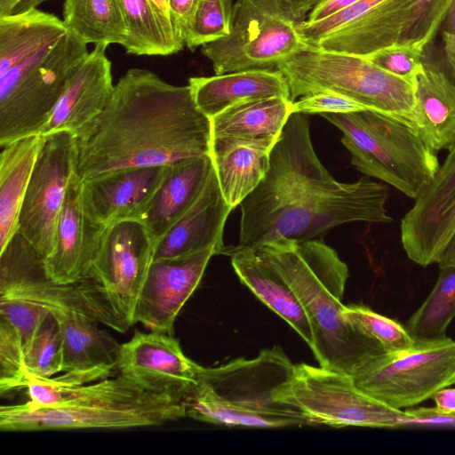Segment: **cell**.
Here are the masks:
<instances>
[{"instance_id":"obj_1","label":"cell","mask_w":455,"mask_h":455,"mask_svg":"<svg viewBox=\"0 0 455 455\" xmlns=\"http://www.w3.org/2000/svg\"><path fill=\"white\" fill-rule=\"evenodd\" d=\"M387 185L335 180L319 160L309 120L292 113L270 152L268 171L241 203L239 248L314 239L351 222L390 223Z\"/></svg>"},{"instance_id":"obj_2","label":"cell","mask_w":455,"mask_h":455,"mask_svg":"<svg viewBox=\"0 0 455 455\" xmlns=\"http://www.w3.org/2000/svg\"><path fill=\"white\" fill-rule=\"evenodd\" d=\"M211 142V120L196 107L188 84L173 85L150 70L131 68L87 136L76 140V172L87 181L123 169L210 156Z\"/></svg>"},{"instance_id":"obj_3","label":"cell","mask_w":455,"mask_h":455,"mask_svg":"<svg viewBox=\"0 0 455 455\" xmlns=\"http://www.w3.org/2000/svg\"><path fill=\"white\" fill-rule=\"evenodd\" d=\"M29 401L0 408V430L126 429L158 427L186 417L183 398L157 392L121 374L70 385L28 375Z\"/></svg>"},{"instance_id":"obj_4","label":"cell","mask_w":455,"mask_h":455,"mask_svg":"<svg viewBox=\"0 0 455 455\" xmlns=\"http://www.w3.org/2000/svg\"><path fill=\"white\" fill-rule=\"evenodd\" d=\"M256 247L288 283L311 325V348L320 366L353 375L384 352L345 314L349 275L338 252L321 240H279Z\"/></svg>"},{"instance_id":"obj_5","label":"cell","mask_w":455,"mask_h":455,"mask_svg":"<svg viewBox=\"0 0 455 455\" xmlns=\"http://www.w3.org/2000/svg\"><path fill=\"white\" fill-rule=\"evenodd\" d=\"M42 257L21 235L0 251V294L39 303L47 308L63 339V374L55 379L70 385L88 384L112 375L120 344L99 323L107 321L78 283L47 279Z\"/></svg>"},{"instance_id":"obj_6","label":"cell","mask_w":455,"mask_h":455,"mask_svg":"<svg viewBox=\"0 0 455 455\" xmlns=\"http://www.w3.org/2000/svg\"><path fill=\"white\" fill-rule=\"evenodd\" d=\"M293 366L284 351L275 346L251 359L241 357L219 367H204L200 382L183 398L186 417L228 427L311 425L301 412L273 398Z\"/></svg>"},{"instance_id":"obj_7","label":"cell","mask_w":455,"mask_h":455,"mask_svg":"<svg viewBox=\"0 0 455 455\" xmlns=\"http://www.w3.org/2000/svg\"><path fill=\"white\" fill-rule=\"evenodd\" d=\"M293 101L302 96L333 92L366 109L415 128L413 85L385 71L365 57L328 52L307 44L278 67Z\"/></svg>"},{"instance_id":"obj_8","label":"cell","mask_w":455,"mask_h":455,"mask_svg":"<svg viewBox=\"0 0 455 455\" xmlns=\"http://www.w3.org/2000/svg\"><path fill=\"white\" fill-rule=\"evenodd\" d=\"M342 132L351 164L414 200L432 181L436 152L411 127L370 110L321 115Z\"/></svg>"},{"instance_id":"obj_9","label":"cell","mask_w":455,"mask_h":455,"mask_svg":"<svg viewBox=\"0 0 455 455\" xmlns=\"http://www.w3.org/2000/svg\"><path fill=\"white\" fill-rule=\"evenodd\" d=\"M89 53L87 44L67 31L0 76V146L40 134L72 74Z\"/></svg>"},{"instance_id":"obj_10","label":"cell","mask_w":455,"mask_h":455,"mask_svg":"<svg viewBox=\"0 0 455 455\" xmlns=\"http://www.w3.org/2000/svg\"><path fill=\"white\" fill-rule=\"evenodd\" d=\"M156 241L141 220L108 227L96 256L78 285L119 332L134 324L136 303L154 260Z\"/></svg>"},{"instance_id":"obj_11","label":"cell","mask_w":455,"mask_h":455,"mask_svg":"<svg viewBox=\"0 0 455 455\" xmlns=\"http://www.w3.org/2000/svg\"><path fill=\"white\" fill-rule=\"evenodd\" d=\"M273 398L301 412L311 425L393 428L410 417L406 410L390 407L359 388L351 375L304 363L294 364Z\"/></svg>"},{"instance_id":"obj_12","label":"cell","mask_w":455,"mask_h":455,"mask_svg":"<svg viewBox=\"0 0 455 455\" xmlns=\"http://www.w3.org/2000/svg\"><path fill=\"white\" fill-rule=\"evenodd\" d=\"M282 0H236L229 34L201 47L215 75L274 70L307 44Z\"/></svg>"},{"instance_id":"obj_13","label":"cell","mask_w":455,"mask_h":455,"mask_svg":"<svg viewBox=\"0 0 455 455\" xmlns=\"http://www.w3.org/2000/svg\"><path fill=\"white\" fill-rule=\"evenodd\" d=\"M352 378L359 388L390 407L414 406L455 384V341L448 337L416 339L407 351L375 356Z\"/></svg>"},{"instance_id":"obj_14","label":"cell","mask_w":455,"mask_h":455,"mask_svg":"<svg viewBox=\"0 0 455 455\" xmlns=\"http://www.w3.org/2000/svg\"><path fill=\"white\" fill-rule=\"evenodd\" d=\"M76 139L68 132L44 136L22 202L18 232L44 258L54 246L59 217L76 172Z\"/></svg>"},{"instance_id":"obj_15","label":"cell","mask_w":455,"mask_h":455,"mask_svg":"<svg viewBox=\"0 0 455 455\" xmlns=\"http://www.w3.org/2000/svg\"><path fill=\"white\" fill-rule=\"evenodd\" d=\"M432 181L401 220V242L408 258L427 267L437 263L455 232V143Z\"/></svg>"},{"instance_id":"obj_16","label":"cell","mask_w":455,"mask_h":455,"mask_svg":"<svg viewBox=\"0 0 455 455\" xmlns=\"http://www.w3.org/2000/svg\"><path fill=\"white\" fill-rule=\"evenodd\" d=\"M116 370L141 386L184 398L200 382L204 367L188 358L167 333L135 331L120 345Z\"/></svg>"},{"instance_id":"obj_17","label":"cell","mask_w":455,"mask_h":455,"mask_svg":"<svg viewBox=\"0 0 455 455\" xmlns=\"http://www.w3.org/2000/svg\"><path fill=\"white\" fill-rule=\"evenodd\" d=\"M217 251L210 248L191 255L154 259L139 295L134 324L173 335L175 321Z\"/></svg>"},{"instance_id":"obj_18","label":"cell","mask_w":455,"mask_h":455,"mask_svg":"<svg viewBox=\"0 0 455 455\" xmlns=\"http://www.w3.org/2000/svg\"><path fill=\"white\" fill-rule=\"evenodd\" d=\"M169 165L123 169L82 181L81 200L85 213L103 228L124 220L142 221L167 176Z\"/></svg>"},{"instance_id":"obj_19","label":"cell","mask_w":455,"mask_h":455,"mask_svg":"<svg viewBox=\"0 0 455 455\" xmlns=\"http://www.w3.org/2000/svg\"><path fill=\"white\" fill-rule=\"evenodd\" d=\"M107 47L96 44L74 71L41 131L42 136L64 132L82 140L90 132L115 86Z\"/></svg>"},{"instance_id":"obj_20","label":"cell","mask_w":455,"mask_h":455,"mask_svg":"<svg viewBox=\"0 0 455 455\" xmlns=\"http://www.w3.org/2000/svg\"><path fill=\"white\" fill-rule=\"evenodd\" d=\"M82 181L75 172L59 217L54 246L44 259L45 277L61 284L76 283L87 273L107 228L93 222L81 200Z\"/></svg>"},{"instance_id":"obj_21","label":"cell","mask_w":455,"mask_h":455,"mask_svg":"<svg viewBox=\"0 0 455 455\" xmlns=\"http://www.w3.org/2000/svg\"><path fill=\"white\" fill-rule=\"evenodd\" d=\"M232 210L212 166L191 206L157 242L154 259L188 256L210 248L223 253L225 223Z\"/></svg>"},{"instance_id":"obj_22","label":"cell","mask_w":455,"mask_h":455,"mask_svg":"<svg viewBox=\"0 0 455 455\" xmlns=\"http://www.w3.org/2000/svg\"><path fill=\"white\" fill-rule=\"evenodd\" d=\"M413 10L414 0H384L310 45L366 58L403 39L410 28Z\"/></svg>"},{"instance_id":"obj_23","label":"cell","mask_w":455,"mask_h":455,"mask_svg":"<svg viewBox=\"0 0 455 455\" xmlns=\"http://www.w3.org/2000/svg\"><path fill=\"white\" fill-rule=\"evenodd\" d=\"M240 281L267 307L283 319L307 344L314 345L307 314L297 296L276 268L256 247H226Z\"/></svg>"},{"instance_id":"obj_24","label":"cell","mask_w":455,"mask_h":455,"mask_svg":"<svg viewBox=\"0 0 455 455\" xmlns=\"http://www.w3.org/2000/svg\"><path fill=\"white\" fill-rule=\"evenodd\" d=\"M188 85L196 107L210 119L249 100L272 97L291 100L288 81L279 69L195 76L188 79Z\"/></svg>"},{"instance_id":"obj_25","label":"cell","mask_w":455,"mask_h":455,"mask_svg":"<svg viewBox=\"0 0 455 455\" xmlns=\"http://www.w3.org/2000/svg\"><path fill=\"white\" fill-rule=\"evenodd\" d=\"M415 132L435 152L455 143V82L436 66L424 62L413 84Z\"/></svg>"},{"instance_id":"obj_26","label":"cell","mask_w":455,"mask_h":455,"mask_svg":"<svg viewBox=\"0 0 455 455\" xmlns=\"http://www.w3.org/2000/svg\"><path fill=\"white\" fill-rule=\"evenodd\" d=\"M273 148L231 138H212L210 156L221 194L234 210L259 186Z\"/></svg>"},{"instance_id":"obj_27","label":"cell","mask_w":455,"mask_h":455,"mask_svg":"<svg viewBox=\"0 0 455 455\" xmlns=\"http://www.w3.org/2000/svg\"><path fill=\"white\" fill-rule=\"evenodd\" d=\"M212 167L211 156L186 158L169 165L167 176L142 220L156 243L191 206Z\"/></svg>"},{"instance_id":"obj_28","label":"cell","mask_w":455,"mask_h":455,"mask_svg":"<svg viewBox=\"0 0 455 455\" xmlns=\"http://www.w3.org/2000/svg\"><path fill=\"white\" fill-rule=\"evenodd\" d=\"M292 114V100L272 97L235 105L212 117V138H231L273 148Z\"/></svg>"},{"instance_id":"obj_29","label":"cell","mask_w":455,"mask_h":455,"mask_svg":"<svg viewBox=\"0 0 455 455\" xmlns=\"http://www.w3.org/2000/svg\"><path fill=\"white\" fill-rule=\"evenodd\" d=\"M44 136L32 135L2 147L0 155V251L18 232L19 217Z\"/></svg>"},{"instance_id":"obj_30","label":"cell","mask_w":455,"mask_h":455,"mask_svg":"<svg viewBox=\"0 0 455 455\" xmlns=\"http://www.w3.org/2000/svg\"><path fill=\"white\" fill-rule=\"evenodd\" d=\"M67 31L63 20L36 7L0 18V76Z\"/></svg>"},{"instance_id":"obj_31","label":"cell","mask_w":455,"mask_h":455,"mask_svg":"<svg viewBox=\"0 0 455 455\" xmlns=\"http://www.w3.org/2000/svg\"><path fill=\"white\" fill-rule=\"evenodd\" d=\"M63 7L67 29L87 44L124 47L128 30L116 0H65Z\"/></svg>"},{"instance_id":"obj_32","label":"cell","mask_w":455,"mask_h":455,"mask_svg":"<svg viewBox=\"0 0 455 455\" xmlns=\"http://www.w3.org/2000/svg\"><path fill=\"white\" fill-rule=\"evenodd\" d=\"M455 317V266L440 268L436 283L407 322L406 329L415 339L446 338Z\"/></svg>"},{"instance_id":"obj_33","label":"cell","mask_w":455,"mask_h":455,"mask_svg":"<svg viewBox=\"0 0 455 455\" xmlns=\"http://www.w3.org/2000/svg\"><path fill=\"white\" fill-rule=\"evenodd\" d=\"M128 30L126 52L134 55L172 54L149 0H116Z\"/></svg>"},{"instance_id":"obj_34","label":"cell","mask_w":455,"mask_h":455,"mask_svg":"<svg viewBox=\"0 0 455 455\" xmlns=\"http://www.w3.org/2000/svg\"><path fill=\"white\" fill-rule=\"evenodd\" d=\"M344 309L348 320L377 341L385 353H399L413 347L416 339L397 321L363 305H347Z\"/></svg>"},{"instance_id":"obj_35","label":"cell","mask_w":455,"mask_h":455,"mask_svg":"<svg viewBox=\"0 0 455 455\" xmlns=\"http://www.w3.org/2000/svg\"><path fill=\"white\" fill-rule=\"evenodd\" d=\"M231 0H201L184 35V45L194 51L229 34Z\"/></svg>"},{"instance_id":"obj_36","label":"cell","mask_w":455,"mask_h":455,"mask_svg":"<svg viewBox=\"0 0 455 455\" xmlns=\"http://www.w3.org/2000/svg\"><path fill=\"white\" fill-rule=\"evenodd\" d=\"M63 339L56 322L49 316L24 357L27 374L51 379L63 371Z\"/></svg>"},{"instance_id":"obj_37","label":"cell","mask_w":455,"mask_h":455,"mask_svg":"<svg viewBox=\"0 0 455 455\" xmlns=\"http://www.w3.org/2000/svg\"><path fill=\"white\" fill-rule=\"evenodd\" d=\"M49 316L47 308L37 302L0 294V321L15 331L24 357Z\"/></svg>"},{"instance_id":"obj_38","label":"cell","mask_w":455,"mask_h":455,"mask_svg":"<svg viewBox=\"0 0 455 455\" xmlns=\"http://www.w3.org/2000/svg\"><path fill=\"white\" fill-rule=\"evenodd\" d=\"M424 49L411 42H398L366 57L385 71L414 84L424 67Z\"/></svg>"},{"instance_id":"obj_39","label":"cell","mask_w":455,"mask_h":455,"mask_svg":"<svg viewBox=\"0 0 455 455\" xmlns=\"http://www.w3.org/2000/svg\"><path fill=\"white\" fill-rule=\"evenodd\" d=\"M452 0H414L410 28L401 42L426 49L440 29Z\"/></svg>"},{"instance_id":"obj_40","label":"cell","mask_w":455,"mask_h":455,"mask_svg":"<svg viewBox=\"0 0 455 455\" xmlns=\"http://www.w3.org/2000/svg\"><path fill=\"white\" fill-rule=\"evenodd\" d=\"M384 0H358L335 14L315 22L303 21L297 29L306 44H311L325 35L352 22Z\"/></svg>"},{"instance_id":"obj_41","label":"cell","mask_w":455,"mask_h":455,"mask_svg":"<svg viewBox=\"0 0 455 455\" xmlns=\"http://www.w3.org/2000/svg\"><path fill=\"white\" fill-rule=\"evenodd\" d=\"M368 110L353 100L333 92H318L302 96L292 101V113L346 114Z\"/></svg>"},{"instance_id":"obj_42","label":"cell","mask_w":455,"mask_h":455,"mask_svg":"<svg viewBox=\"0 0 455 455\" xmlns=\"http://www.w3.org/2000/svg\"><path fill=\"white\" fill-rule=\"evenodd\" d=\"M410 417L404 420L403 427L424 426L455 427V414L446 413L435 408L419 407L406 410Z\"/></svg>"},{"instance_id":"obj_43","label":"cell","mask_w":455,"mask_h":455,"mask_svg":"<svg viewBox=\"0 0 455 455\" xmlns=\"http://www.w3.org/2000/svg\"><path fill=\"white\" fill-rule=\"evenodd\" d=\"M201 0H169L170 14L178 44L183 48L186 28Z\"/></svg>"},{"instance_id":"obj_44","label":"cell","mask_w":455,"mask_h":455,"mask_svg":"<svg viewBox=\"0 0 455 455\" xmlns=\"http://www.w3.org/2000/svg\"><path fill=\"white\" fill-rule=\"evenodd\" d=\"M172 54L183 48L178 44L172 23L169 0H149Z\"/></svg>"},{"instance_id":"obj_45","label":"cell","mask_w":455,"mask_h":455,"mask_svg":"<svg viewBox=\"0 0 455 455\" xmlns=\"http://www.w3.org/2000/svg\"><path fill=\"white\" fill-rule=\"evenodd\" d=\"M441 28L446 60L455 82V0H452Z\"/></svg>"},{"instance_id":"obj_46","label":"cell","mask_w":455,"mask_h":455,"mask_svg":"<svg viewBox=\"0 0 455 455\" xmlns=\"http://www.w3.org/2000/svg\"><path fill=\"white\" fill-rule=\"evenodd\" d=\"M358 0H321L308 14L307 22H315L326 19L348 7Z\"/></svg>"},{"instance_id":"obj_47","label":"cell","mask_w":455,"mask_h":455,"mask_svg":"<svg viewBox=\"0 0 455 455\" xmlns=\"http://www.w3.org/2000/svg\"><path fill=\"white\" fill-rule=\"evenodd\" d=\"M286 5L298 25L303 22L306 15L318 4L321 0H282Z\"/></svg>"},{"instance_id":"obj_48","label":"cell","mask_w":455,"mask_h":455,"mask_svg":"<svg viewBox=\"0 0 455 455\" xmlns=\"http://www.w3.org/2000/svg\"><path fill=\"white\" fill-rule=\"evenodd\" d=\"M44 0H0V18L36 7Z\"/></svg>"},{"instance_id":"obj_49","label":"cell","mask_w":455,"mask_h":455,"mask_svg":"<svg viewBox=\"0 0 455 455\" xmlns=\"http://www.w3.org/2000/svg\"><path fill=\"white\" fill-rule=\"evenodd\" d=\"M435 406L450 414H455V388L444 387L440 389L432 396Z\"/></svg>"},{"instance_id":"obj_50","label":"cell","mask_w":455,"mask_h":455,"mask_svg":"<svg viewBox=\"0 0 455 455\" xmlns=\"http://www.w3.org/2000/svg\"><path fill=\"white\" fill-rule=\"evenodd\" d=\"M437 264L440 268L455 266V232L446 244Z\"/></svg>"}]
</instances>
